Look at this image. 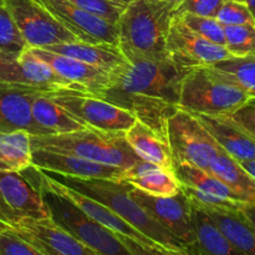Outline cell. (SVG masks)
Instances as JSON below:
<instances>
[{
	"label": "cell",
	"mask_w": 255,
	"mask_h": 255,
	"mask_svg": "<svg viewBox=\"0 0 255 255\" xmlns=\"http://www.w3.org/2000/svg\"><path fill=\"white\" fill-rule=\"evenodd\" d=\"M41 171V169H40ZM45 176L54 179L57 183L85 194L95 201L111 209L114 213L121 217L125 222L134 229L152 239L166 249L179 253L189 251L173 234L164 229L157 221H154L136 201L129 196L131 186L122 182L100 178H77V177L64 176L50 171H41Z\"/></svg>",
	"instance_id": "6da1fadb"
},
{
	"label": "cell",
	"mask_w": 255,
	"mask_h": 255,
	"mask_svg": "<svg viewBox=\"0 0 255 255\" xmlns=\"http://www.w3.org/2000/svg\"><path fill=\"white\" fill-rule=\"evenodd\" d=\"M174 4L161 0H132L119 21V49L125 57H167L166 40Z\"/></svg>",
	"instance_id": "7a4b0ae2"
},
{
	"label": "cell",
	"mask_w": 255,
	"mask_h": 255,
	"mask_svg": "<svg viewBox=\"0 0 255 255\" xmlns=\"http://www.w3.org/2000/svg\"><path fill=\"white\" fill-rule=\"evenodd\" d=\"M30 143L31 149L74 154L89 161L124 169L141 159L125 139V132H106L94 127L69 133L45 136L30 134Z\"/></svg>",
	"instance_id": "3957f363"
},
{
	"label": "cell",
	"mask_w": 255,
	"mask_h": 255,
	"mask_svg": "<svg viewBox=\"0 0 255 255\" xmlns=\"http://www.w3.org/2000/svg\"><path fill=\"white\" fill-rule=\"evenodd\" d=\"M126 59V64L111 71L110 87L156 97L178 106L182 82L191 70L189 67L177 64L169 56L162 59L131 56Z\"/></svg>",
	"instance_id": "277c9868"
},
{
	"label": "cell",
	"mask_w": 255,
	"mask_h": 255,
	"mask_svg": "<svg viewBox=\"0 0 255 255\" xmlns=\"http://www.w3.org/2000/svg\"><path fill=\"white\" fill-rule=\"evenodd\" d=\"M39 184L42 199L49 207L51 219L61 228L76 237L99 255H133L117 238L116 233L86 216L65 194L52 187L40 169Z\"/></svg>",
	"instance_id": "5b68a950"
},
{
	"label": "cell",
	"mask_w": 255,
	"mask_h": 255,
	"mask_svg": "<svg viewBox=\"0 0 255 255\" xmlns=\"http://www.w3.org/2000/svg\"><path fill=\"white\" fill-rule=\"evenodd\" d=\"M251 97L208 69L196 66L184 76L178 107L193 115L228 116L248 104Z\"/></svg>",
	"instance_id": "8992f818"
},
{
	"label": "cell",
	"mask_w": 255,
	"mask_h": 255,
	"mask_svg": "<svg viewBox=\"0 0 255 255\" xmlns=\"http://www.w3.org/2000/svg\"><path fill=\"white\" fill-rule=\"evenodd\" d=\"M167 143L174 162L208 171L219 148L213 137L191 112L178 109L167 121Z\"/></svg>",
	"instance_id": "52a82bcc"
},
{
	"label": "cell",
	"mask_w": 255,
	"mask_h": 255,
	"mask_svg": "<svg viewBox=\"0 0 255 255\" xmlns=\"http://www.w3.org/2000/svg\"><path fill=\"white\" fill-rule=\"evenodd\" d=\"M47 95L72 116L101 131L126 132L136 121L131 112L81 90L59 89Z\"/></svg>",
	"instance_id": "ba28073f"
},
{
	"label": "cell",
	"mask_w": 255,
	"mask_h": 255,
	"mask_svg": "<svg viewBox=\"0 0 255 255\" xmlns=\"http://www.w3.org/2000/svg\"><path fill=\"white\" fill-rule=\"evenodd\" d=\"M26 218H51L40 187L21 172L0 171V227H10Z\"/></svg>",
	"instance_id": "9c48e42d"
},
{
	"label": "cell",
	"mask_w": 255,
	"mask_h": 255,
	"mask_svg": "<svg viewBox=\"0 0 255 255\" xmlns=\"http://www.w3.org/2000/svg\"><path fill=\"white\" fill-rule=\"evenodd\" d=\"M27 49L79 41L35 0H4Z\"/></svg>",
	"instance_id": "30bf717a"
},
{
	"label": "cell",
	"mask_w": 255,
	"mask_h": 255,
	"mask_svg": "<svg viewBox=\"0 0 255 255\" xmlns=\"http://www.w3.org/2000/svg\"><path fill=\"white\" fill-rule=\"evenodd\" d=\"M128 192L133 201L187 248H197L191 218V201L183 191L172 197H157L131 186Z\"/></svg>",
	"instance_id": "8fae6325"
},
{
	"label": "cell",
	"mask_w": 255,
	"mask_h": 255,
	"mask_svg": "<svg viewBox=\"0 0 255 255\" xmlns=\"http://www.w3.org/2000/svg\"><path fill=\"white\" fill-rule=\"evenodd\" d=\"M168 56L184 67L208 66L231 59L226 46L214 44L189 29L177 15H173L166 40Z\"/></svg>",
	"instance_id": "7c38bea8"
},
{
	"label": "cell",
	"mask_w": 255,
	"mask_h": 255,
	"mask_svg": "<svg viewBox=\"0 0 255 255\" xmlns=\"http://www.w3.org/2000/svg\"><path fill=\"white\" fill-rule=\"evenodd\" d=\"M79 41L119 46L117 25L75 6L67 0H35Z\"/></svg>",
	"instance_id": "4fadbf2b"
},
{
	"label": "cell",
	"mask_w": 255,
	"mask_h": 255,
	"mask_svg": "<svg viewBox=\"0 0 255 255\" xmlns=\"http://www.w3.org/2000/svg\"><path fill=\"white\" fill-rule=\"evenodd\" d=\"M5 228L11 229L45 255H99L51 218H26Z\"/></svg>",
	"instance_id": "5bb4252c"
},
{
	"label": "cell",
	"mask_w": 255,
	"mask_h": 255,
	"mask_svg": "<svg viewBox=\"0 0 255 255\" xmlns=\"http://www.w3.org/2000/svg\"><path fill=\"white\" fill-rule=\"evenodd\" d=\"M49 90L24 84L0 82V132L26 131L41 136L32 121L31 106L39 95Z\"/></svg>",
	"instance_id": "9a60e30c"
},
{
	"label": "cell",
	"mask_w": 255,
	"mask_h": 255,
	"mask_svg": "<svg viewBox=\"0 0 255 255\" xmlns=\"http://www.w3.org/2000/svg\"><path fill=\"white\" fill-rule=\"evenodd\" d=\"M99 97L131 112L136 120L146 125L159 138L167 142V121L179 109L178 106L156 97L129 94L114 87L105 90Z\"/></svg>",
	"instance_id": "2e32d148"
},
{
	"label": "cell",
	"mask_w": 255,
	"mask_h": 255,
	"mask_svg": "<svg viewBox=\"0 0 255 255\" xmlns=\"http://www.w3.org/2000/svg\"><path fill=\"white\" fill-rule=\"evenodd\" d=\"M31 164L41 171H50L77 178H100L119 181L124 168L97 163L74 154L32 149Z\"/></svg>",
	"instance_id": "e0dca14e"
},
{
	"label": "cell",
	"mask_w": 255,
	"mask_h": 255,
	"mask_svg": "<svg viewBox=\"0 0 255 255\" xmlns=\"http://www.w3.org/2000/svg\"><path fill=\"white\" fill-rule=\"evenodd\" d=\"M29 50L37 59L49 64L56 74L79 85L85 91L94 96L99 97L111 85V72L107 70L91 66L72 57L55 54L39 47Z\"/></svg>",
	"instance_id": "ac0fdd59"
},
{
	"label": "cell",
	"mask_w": 255,
	"mask_h": 255,
	"mask_svg": "<svg viewBox=\"0 0 255 255\" xmlns=\"http://www.w3.org/2000/svg\"><path fill=\"white\" fill-rule=\"evenodd\" d=\"M223 151L238 162L255 159V139L228 116L194 115Z\"/></svg>",
	"instance_id": "d6986e66"
},
{
	"label": "cell",
	"mask_w": 255,
	"mask_h": 255,
	"mask_svg": "<svg viewBox=\"0 0 255 255\" xmlns=\"http://www.w3.org/2000/svg\"><path fill=\"white\" fill-rule=\"evenodd\" d=\"M46 178L52 187H55L57 191H60L62 194H65V196H66L72 203L76 204L86 216H89L90 218L94 219L95 222H97V223L101 224V226L106 227L107 229L112 231L114 233L129 237V238L134 239V241L141 242V243L143 244H148V246L162 247L159 246V244H157L156 242L152 241V239L147 238L146 236L139 233L137 229H134L133 227L129 226V224L127 223V222H125L121 217L117 216L116 213H114L111 209H109L106 206L100 203V202L95 201V199L90 198V197L85 196V194L79 193V192L74 191V189L69 188V187L62 186V184L57 183V182L49 178L47 176Z\"/></svg>",
	"instance_id": "ffe728a7"
},
{
	"label": "cell",
	"mask_w": 255,
	"mask_h": 255,
	"mask_svg": "<svg viewBox=\"0 0 255 255\" xmlns=\"http://www.w3.org/2000/svg\"><path fill=\"white\" fill-rule=\"evenodd\" d=\"M44 50L72 57L91 66L100 67L111 72L116 67L126 64L127 59L116 45L110 44H89V42L75 41L51 45Z\"/></svg>",
	"instance_id": "44dd1931"
},
{
	"label": "cell",
	"mask_w": 255,
	"mask_h": 255,
	"mask_svg": "<svg viewBox=\"0 0 255 255\" xmlns=\"http://www.w3.org/2000/svg\"><path fill=\"white\" fill-rule=\"evenodd\" d=\"M47 92L39 95L34 100L31 106L32 121L35 126L40 129L41 136L45 134L69 133V132L80 131L87 128V125L72 116L70 112L57 105Z\"/></svg>",
	"instance_id": "7402d4cb"
},
{
	"label": "cell",
	"mask_w": 255,
	"mask_h": 255,
	"mask_svg": "<svg viewBox=\"0 0 255 255\" xmlns=\"http://www.w3.org/2000/svg\"><path fill=\"white\" fill-rule=\"evenodd\" d=\"M191 218L197 248L202 255H246L222 233L207 212L192 201Z\"/></svg>",
	"instance_id": "603a6c76"
},
{
	"label": "cell",
	"mask_w": 255,
	"mask_h": 255,
	"mask_svg": "<svg viewBox=\"0 0 255 255\" xmlns=\"http://www.w3.org/2000/svg\"><path fill=\"white\" fill-rule=\"evenodd\" d=\"M125 139L141 159L173 171V157L168 143L138 120L125 132Z\"/></svg>",
	"instance_id": "cb8c5ba5"
},
{
	"label": "cell",
	"mask_w": 255,
	"mask_h": 255,
	"mask_svg": "<svg viewBox=\"0 0 255 255\" xmlns=\"http://www.w3.org/2000/svg\"><path fill=\"white\" fill-rule=\"evenodd\" d=\"M208 172L236 192L242 201L255 206V179L226 151L219 148L209 164Z\"/></svg>",
	"instance_id": "d4e9b609"
},
{
	"label": "cell",
	"mask_w": 255,
	"mask_h": 255,
	"mask_svg": "<svg viewBox=\"0 0 255 255\" xmlns=\"http://www.w3.org/2000/svg\"><path fill=\"white\" fill-rule=\"evenodd\" d=\"M222 233L246 255H255V229L242 211L203 208Z\"/></svg>",
	"instance_id": "484cf974"
},
{
	"label": "cell",
	"mask_w": 255,
	"mask_h": 255,
	"mask_svg": "<svg viewBox=\"0 0 255 255\" xmlns=\"http://www.w3.org/2000/svg\"><path fill=\"white\" fill-rule=\"evenodd\" d=\"M16 60L25 85L41 87V89L49 90V91H54V90L59 89H71L85 91L81 86L56 74L49 64L34 56L27 47L16 57Z\"/></svg>",
	"instance_id": "4316f807"
},
{
	"label": "cell",
	"mask_w": 255,
	"mask_h": 255,
	"mask_svg": "<svg viewBox=\"0 0 255 255\" xmlns=\"http://www.w3.org/2000/svg\"><path fill=\"white\" fill-rule=\"evenodd\" d=\"M173 173L182 186L191 187V188L198 189V191L206 192V193L213 194L217 197H222V198L243 202L241 197L236 192L232 191L221 179L213 176L211 172L204 171L193 164L186 163V162H174Z\"/></svg>",
	"instance_id": "83f0119b"
},
{
	"label": "cell",
	"mask_w": 255,
	"mask_h": 255,
	"mask_svg": "<svg viewBox=\"0 0 255 255\" xmlns=\"http://www.w3.org/2000/svg\"><path fill=\"white\" fill-rule=\"evenodd\" d=\"M31 143L26 131L0 132V171L21 172L31 167Z\"/></svg>",
	"instance_id": "f1b7e54d"
},
{
	"label": "cell",
	"mask_w": 255,
	"mask_h": 255,
	"mask_svg": "<svg viewBox=\"0 0 255 255\" xmlns=\"http://www.w3.org/2000/svg\"><path fill=\"white\" fill-rule=\"evenodd\" d=\"M208 69L222 80L246 92L251 99L255 97V56H233L208 65Z\"/></svg>",
	"instance_id": "f546056e"
},
{
	"label": "cell",
	"mask_w": 255,
	"mask_h": 255,
	"mask_svg": "<svg viewBox=\"0 0 255 255\" xmlns=\"http://www.w3.org/2000/svg\"><path fill=\"white\" fill-rule=\"evenodd\" d=\"M122 183H127L157 197H172L182 191L181 183L174 176L173 171H168L159 166L136 178L126 179Z\"/></svg>",
	"instance_id": "4dcf8cb0"
},
{
	"label": "cell",
	"mask_w": 255,
	"mask_h": 255,
	"mask_svg": "<svg viewBox=\"0 0 255 255\" xmlns=\"http://www.w3.org/2000/svg\"><path fill=\"white\" fill-rule=\"evenodd\" d=\"M226 47L232 56H255V25L224 26Z\"/></svg>",
	"instance_id": "1f68e13d"
},
{
	"label": "cell",
	"mask_w": 255,
	"mask_h": 255,
	"mask_svg": "<svg viewBox=\"0 0 255 255\" xmlns=\"http://www.w3.org/2000/svg\"><path fill=\"white\" fill-rule=\"evenodd\" d=\"M26 49L16 24L12 20L4 0H0V50L17 57Z\"/></svg>",
	"instance_id": "d6a6232c"
},
{
	"label": "cell",
	"mask_w": 255,
	"mask_h": 255,
	"mask_svg": "<svg viewBox=\"0 0 255 255\" xmlns=\"http://www.w3.org/2000/svg\"><path fill=\"white\" fill-rule=\"evenodd\" d=\"M187 26L204 39L209 40L214 44L226 46V34H224V26L216 19V17H204L198 16L194 14H183L177 15Z\"/></svg>",
	"instance_id": "836d02e7"
},
{
	"label": "cell",
	"mask_w": 255,
	"mask_h": 255,
	"mask_svg": "<svg viewBox=\"0 0 255 255\" xmlns=\"http://www.w3.org/2000/svg\"><path fill=\"white\" fill-rule=\"evenodd\" d=\"M67 1L112 24H117L122 11L126 7L111 0H67Z\"/></svg>",
	"instance_id": "e575fe53"
},
{
	"label": "cell",
	"mask_w": 255,
	"mask_h": 255,
	"mask_svg": "<svg viewBox=\"0 0 255 255\" xmlns=\"http://www.w3.org/2000/svg\"><path fill=\"white\" fill-rule=\"evenodd\" d=\"M182 186V184H181ZM182 191L192 202L201 206L202 208H213V209H228V211H243L244 207L248 203L234 199L222 198V197L213 196V194L206 193V192L198 191V189L191 188V187L182 186Z\"/></svg>",
	"instance_id": "d590c367"
},
{
	"label": "cell",
	"mask_w": 255,
	"mask_h": 255,
	"mask_svg": "<svg viewBox=\"0 0 255 255\" xmlns=\"http://www.w3.org/2000/svg\"><path fill=\"white\" fill-rule=\"evenodd\" d=\"M216 19L223 26L227 25H255L253 15L247 7L246 2L224 0Z\"/></svg>",
	"instance_id": "8d00e7d4"
},
{
	"label": "cell",
	"mask_w": 255,
	"mask_h": 255,
	"mask_svg": "<svg viewBox=\"0 0 255 255\" xmlns=\"http://www.w3.org/2000/svg\"><path fill=\"white\" fill-rule=\"evenodd\" d=\"M0 255H45L9 228L0 227Z\"/></svg>",
	"instance_id": "74e56055"
},
{
	"label": "cell",
	"mask_w": 255,
	"mask_h": 255,
	"mask_svg": "<svg viewBox=\"0 0 255 255\" xmlns=\"http://www.w3.org/2000/svg\"><path fill=\"white\" fill-rule=\"evenodd\" d=\"M224 0H179L174 5L173 15L188 14L204 17H216Z\"/></svg>",
	"instance_id": "f35d334b"
},
{
	"label": "cell",
	"mask_w": 255,
	"mask_h": 255,
	"mask_svg": "<svg viewBox=\"0 0 255 255\" xmlns=\"http://www.w3.org/2000/svg\"><path fill=\"white\" fill-rule=\"evenodd\" d=\"M117 238L125 244L127 249L133 255H199L198 248H191L187 253H179V252L169 251L163 247H153L148 244H143L141 242H137L129 237L117 234Z\"/></svg>",
	"instance_id": "ab89813d"
},
{
	"label": "cell",
	"mask_w": 255,
	"mask_h": 255,
	"mask_svg": "<svg viewBox=\"0 0 255 255\" xmlns=\"http://www.w3.org/2000/svg\"><path fill=\"white\" fill-rule=\"evenodd\" d=\"M0 82L24 84L16 57L1 50H0Z\"/></svg>",
	"instance_id": "60d3db41"
},
{
	"label": "cell",
	"mask_w": 255,
	"mask_h": 255,
	"mask_svg": "<svg viewBox=\"0 0 255 255\" xmlns=\"http://www.w3.org/2000/svg\"><path fill=\"white\" fill-rule=\"evenodd\" d=\"M228 117H231L234 122L243 127L255 139V106L244 105L243 107L234 111L233 114L228 115Z\"/></svg>",
	"instance_id": "b9f144b4"
},
{
	"label": "cell",
	"mask_w": 255,
	"mask_h": 255,
	"mask_svg": "<svg viewBox=\"0 0 255 255\" xmlns=\"http://www.w3.org/2000/svg\"><path fill=\"white\" fill-rule=\"evenodd\" d=\"M242 213H243V216L246 217L247 221H248L255 229V206H253V204H247L243 208V211H242Z\"/></svg>",
	"instance_id": "7bdbcfd3"
},
{
	"label": "cell",
	"mask_w": 255,
	"mask_h": 255,
	"mask_svg": "<svg viewBox=\"0 0 255 255\" xmlns=\"http://www.w3.org/2000/svg\"><path fill=\"white\" fill-rule=\"evenodd\" d=\"M241 166L251 174L252 177L255 179V159H249V161H241L239 162Z\"/></svg>",
	"instance_id": "ee69618b"
},
{
	"label": "cell",
	"mask_w": 255,
	"mask_h": 255,
	"mask_svg": "<svg viewBox=\"0 0 255 255\" xmlns=\"http://www.w3.org/2000/svg\"><path fill=\"white\" fill-rule=\"evenodd\" d=\"M246 5L247 7L249 9V11H251V14L253 15L254 20H255V0H246Z\"/></svg>",
	"instance_id": "f6af8a7d"
},
{
	"label": "cell",
	"mask_w": 255,
	"mask_h": 255,
	"mask_svg": "<svg viewBox=\"0 0 255 255\" xmlns=\"http://www.w3.org/2000/svg\"><path fill=\"white\" fill-rule=\"evenodd\" d=\"M111 1H115V2H117V4L126 6V5H128L132 0H111Z\"/></svg>",
	"instance_id": "bcb514c9"
},
{
	"label": "cell",
	"mask_w": 255,
	"mask_h": 255,
	"mask_svg": "<svg viewBox=\"0 0 255 255\" xmlns=\"http://www.w3.org/2000/svg\"><path fill=\"white\" fill-rule=\"evenodd\" d=\"M161 1H166V2H171V4H174L176 5L177 2L179 1V0H161Z\"/></svg>",
	"instance_id": "7dc6e473"
},
{
	"label": "cell",
	"mask_w": 255,
	"mask_h": 255,
	"mask_svg": "<svg viewBox=\"0 0 255 255\" xmlns=\"http://www.w3.org/2000/svg\"><path fill=\"white\" fill-rule=\"evenodd\" d=\"M247 105H252V106H255V97H252L251 100L248 101V104Z\"/></svg>",
	"instance_id": "c3c4849f"
},
{
	"label": "cell",
	"mask_w": 255,
	"mask_h": 255,
	"mask_svg": "<svg viewBox=\"0 0 255 255\" xmlns=\"http://www.w3.org/2000/svg\"><path fill=\"white\" fill-rule=\"evenodd\" d=\"M233 1H241V2H244L246 0H233Z\"/></svg>",
	"instance_id": "681fc988"
}]
</instances>
